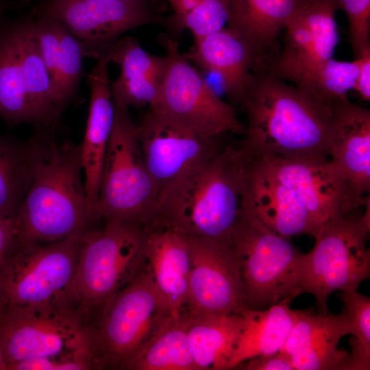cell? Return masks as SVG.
Returning <instances> with one entry per match:
<instances>
[{"label": "cell", "mask_w": 370, "mask_h": 370, "mask_svg": "<svg viewBox=\"0 0 370 370\" xmlns=\"http://www.w3.org/2000/svg\"><path fill=\"white\" fill-rule=\"evenodd\" d=\"M227 29L254 51L258 63L308 0H226Z\"/></svg>", "instance_id": "obj_24"}, {"label": "cell", "mask_w": 370, "mask_h": 370, "mask_svg": "<svg viewBox=\"0 0 370 370\" xmlns=\"http://www.w3.org/2000/svg\"><path fill=\"white\" fill-rule=\"evenodd\" d=\"M329 160L356 198L366 204L370 190V111L348 99L332 110Z\"/></svg>", "instance_id": "obj_18"}, {"label": "cell", "mask_w": 370, "mask_h": 370, "mask_svg": "<svg viewBox=\"0 0 370 370\" xmlns=\"http://www.w3.org/2000/svg\"><path fill=\"white\" fill-rule=\"evenodd\" d=\"M253 156L242 145L221 147L158 204L148 229L169 228L187 238L231 247L243 219Z\"/></svg>", "instance_id": "obj_1"}, {"label": "cell", "mask_w": 370, "mask_h": 370, "mask_svg": "<svg viewBox=\"0 0 370 370\" xmlns=\"http://www.w3.org/2000/svg\"><path fill=\"white\" fill-rule=\"evenodd\" d=\"M235 369L244 370H295L290 358L280 352L245 360L238 364Z\"/></svg>", "instance_id": "obj_37"}, {"label": "cell", "mask_w": 370, "mask_h": 370, "mask_svg": "<svg viewBox=\"0 0 370 370\" xmlns=\"http://www.w3.org/2000/svg\"><path fill=\"white\" fill-rule=\"evenodd\" d=\"M81 241V235L49 243L23 239L0 264L3 307L44 304L64 293L74 276Z\"/></svg>", "instance_id": "obj_12"}, {"label": "cell", "mask_w": 370, "mask_h": 370, "mask_svg": "<svg viewBox=\"0 0 370 370\" xmlns=\"http://www.w3.org/2000/svg\"><path fill=\"white\" fill-rule=\"evenodd\" d=\"M342 336L323 339L290 357L295 370H350L349 354L337 348Z\"/></svg>", "instance_id": "obj_33"}, {"label": "cell", "mask_w": 370, "mask_h": 370, "mask_svg": "<svg viewBox=\"0 0 370 370\" xmlns=\"http://www.w3.org/2000/svg\"><path fill=\"white\" fill-rule=\"evenodd\" d=\"M284 299L266 310L243 308L239 311L244 327L229 361L227 369L242 362L280 352L296 320L297 310Z\"/></svg>", "instance_id": "obj_26"}, {"label": "cell", "mask_w": 370, "mask_h": 370, "mask_svg": "<svg viewBox=\"0 0 370 370\" xmlns=\"http://www.w3.org/2000/svg\"><path fill=\"white\" fill-rule=\"evenodd\" d=\"M34 10L58 20L80 42L85 58L107 55L123 33L145 25L169 27V18L144 0H38Z\"/></svg>", "instance_id": "obj_13"}, {"label": "cell", "mask_w": 370, "mask_h": 370, "mask_svg": "<svg viewBox=\"0 0 370 370\" xmlns=\"http://www.w3.org/2000/svg\"><path fill=\"white\" fill-rule=\"evenodd\" d=\"M159 42L166 51V66L158 99L149 108L188 127L198 134L219 136L245 134L246 127L234 110L223 101L181 53L178 44L166 36Z\"/></svg>", "instance_id": "obj_11"}, {"label": "cell", "mask_w": 370, "mask_h": 370, "mask_svg": "<svg viewBox=\"0 0 370 370\" xmlns=\"http://www.w3.org/2000/svg\"><path fill=\"white\" fill-rule=\"evenodd\" d=\"M186 311L164 318L120 370H197L190 351Z\"/></svg>", "instance_id": "obj_27"}, {"label": "cell", "mask_w": 370, "mask_h": 370, "mask_svg": "<svg viewBox=\"0 0 370 370\" xmlns=\"http://www.w3.org/2000/svg\"><path fill=\"white\" fill-rule=\"evenodd\" d=\"M32 19L33 35L62 113L69 105L82 101L84 51L79 41L54 17L34 10Z\"/></svg>", "instance_id": "obj_19"}, {"label": "cell", "mask_w": 370, "mask_h": 370, "mask_svg": "<svg viewBox=\"0 0 370 370\" xmlns=\"http://www.w3.org/2000/svg\"><path fill=\"white\" fill-rule=\"evenodd\" d=\"M138 126L145 162L158 192V205L189 173L221 147L220 136L201 135L152 110Z\"/></svg>", "instance_id": "obj_14"}, {"label": "cell", "mask_w": 370, "mask_h": 370, "mask_svg": "<svg viewBox=\"0 0 370 370\" xmlns=\"http://www.w3.org/2000/svg\"><path fill=\"white\" fill-rule=\"evenodd\" d=\"M108 55L110 62L121 69L119 77L110 86L114 104L127 108L153 107L166 69L165 56L149 53L132 36L120 38Z\"/></svg>", "instance_id": "obj_22"}, {"label": "cell", "mask_w": 370, "mask_h": 370, "mask_svg": "<svg viewBox=\"0 0 370 370\" xmlns=\"http://www.w3.org/2000/svg\"><path fill=\"white\" fill-rule=\"evenodd\" d=\"M114 107L94 216L97 221H127L146 230L156 214L157 186L145 162L139 126L132 120L127 108Z\"/></svg>", "instance_id": "obj_6"}, {"label": "cell", "mask_w": 370, "mask_h": 370, "mask_svg": "<svg viewBox=\"0 0 370 370\" xmlns=\"http://www.w3.org/2000/svg\"><path fill=\"white\" fill-rule=\"evenodd\" d=\"M347 334H351V328L343 310L336 315L297 310L296 320L280 352L290 358L323 339Z\"/></svg>", "instance_id": "obj_30"}, {"label": "cell", "mask_w": 370, "mask_h": 370, "mask_svg": "<svg viewBox=\"0 0 370 370\" xmlns=\"http://www.w3.org/2000/svg\"><path fill=\"white\" fill-rule=\"evenodd\" d=\"M308 1H312V0H308Z\"/></svg>", "instance_id": "obj_43"}, {"label": "cell", "mask_w": 370, "mask_h": 370, "mask_svg": "<svg viewBox=\"0 0 370 370\" xmlns=\"http://www.w3.org/2000/svg\"><path fill=\"white\" fill-rule=\"evenodd\" d=\"M2 308H3V304H2V302H1V301L0 299V311L2 309Z\"/></svg>", "instance_id": "obj_42"}, {"label": "cell", "mask_w": 370, "mask_h": 370, "mask_svg": "<svg viewBox=\"0 0 370 370\" xmlns=\"http://www.w3.org/2000/svg\"><path fill=\"white\" fill-rule=\"evenodd\" d=\"M0 341L7 370L29 359L89 353L85 309L66 292L44 304L4 306L0 311Z\"/></svg>", "instance_id": "obj_8"}, {"label": "cell", "mask_w": 370, "mask_h": 370, "mask_svg": "<svg viewBox=\"0 0 370 370\" xmlns=\"http://www.w3.org/2000/svg\"><path fill=\"white\" fill-rule=\"evenodd\" d=\"M23 240L16 217H0V264L9 258Z\"/></svg>", "instance_id": "obj_36"}, {"label": "cell", "mask_w": 370, "mask_h": 370, "mask_svg": "<svg viewBox=\"0 0 370 370\" xmlns=\"http://www.w3.org/2000/svg\"><path fill=\"white\" fill-rule=\"evenodd\" d=\"M357 66V77L354 90L362 99L370 100V45L362 50L354 60Z\"/></svg>", "instance_id": "obj_38"}, {"label": "cell", "mask_w": 370, "mask_h": 370, "mask_svg": "<svg viewBox=\"0 0 370 370\" xmlns=\"http://www.w3.org/2000/svg\"><path fill=\"white\" fill-rule=\"evenodd\" d=\"M256 157L295 193L308 211L317 234L330 222L369 202L364 204L356 198L345 177L329 160Z\"/></svg>", "instance_id": "obj_16"}, {"label": "cell", "mask_w": 370, "mask_h": 370, "mask_svg": "<svg viewBox=\"0 0 370 370\" xmlns=\"http://www.w3.org/2000/svg\"><path fill=\"white\" fill-rule=\"evenodd\" d=\"M228 19L226 0H200L197 5L182 18L171 23V28L190 30L195 38L217 32Z\"/></svg>", "instance_id": "obj_34"}, {"label": "cell", "mask_w": 370, "mask_h": 370, "mask_svg": "<svg viewBox=\"0 0 370 370\" xmlns=\"http://www.w3.org/2000/svg\"><path fill=\"white\" fill-rule=\"evenodd\" d=\"M239 261L247 308L271 306L297 295L304 254L290 241L243 217L232 241Z\"/></svg>", "instance_id": "obj_10"}, {"label": "cell", "mask_w": 370, "mask_h": 370, "mask_svg": "<svg viewBox=\"0 0 370 370\" xmlns=\"http://www.w3.org/2000/svg\"><path fill=\"white\" fill-rule=\"evenodd\" d=\"M268 71L276 77L289 80L306 97L332 112L348 99L347 92L354 88L357 77L355 61L333 58L312 65L299 66L270 62Z\"/></svg>", "instance_id": "obj_25"}, {"label": "cell", "mask_w": 370, "mask_h": 370, "mask_svg": "<svg viewBox=\"0 0 370 370\" xmlns=\"http://www.w3.org/2000/svg\"><path fill=\"white\" fill-rule=\"evenodd\" d=\"M171 314L144 267L126 286L86 309V340L93 369H120Z\"/></svg>", "instance_id": "obj_4"}, {"label": "cell", "mask_w": 370, "mask_h": 370, "mask_svg": "<svg viewBox=\"0 0 370 370\" xmlns=\"http://www.w3.org/2000/svg\"><path fill=\"white\" fill-rule=\"evenodd\" d=\"M187 239L190 271L186 311L225 315L238 314L247 308L239 261L233 248Z\"/></svg>", "instance_id": "obj_15"}, {"label": "cell", "mask_w": 370, "mask_h": 370, "mask_svg": "<svg viewBox=\"0 0 370 370\" xmlns=\"http://www.w3.org/2000/svg\"><path fill=\"white\" fill-rule=\"evenodd\" d=\"M370 202L364 214L343 215L323 227L313 248L304 254L297 284V295H313L327 313L329 296L336 291H357L370 275Z\"/></svg>", "instance_id": "obj_9"}, {"label": "cell", "mask_w": 370, "mask_h": 370, "mask_svg": "<svg viewBox=\"0 0 370 370\" xmlns=\"http://www.w3.org/2000/svg\"><path fill=\"white\" fill-rule=\"evenodd\" d=\"M0 370H7L6 362L0 341Z\"/></svg>", "instance_id": "obj_40"}, {"label": "cell", "mask_w": 370, "mask_h": 370, "mask_svg": "<svg viewBox=\"0 0 370 370\" xmlns=\"http://www.w3.org/2000/svg\"><path fill=\"white\" fill-rule=\"evenodd\" d=\"M187 334L197 370H225L244 327L241 314L210 315L186 311Z\"/></svg>", "instance_id": "obj_28"}, {"label": "cell", "mask_w": 370, "mask_h": 370, "mask_svg": "<svg viewBox=\"0 0 370 370\" xmlns=\"http://www.w3.org/2000/svg\"><path fill=\"white\" fill-rule=\"evenodd\" d=\"M81 238L75 271L66 293L86 309L121 290L143 269L147 232L136 223L103 220Z\"/></svg>", "instance_id": "obj_7"}, {"label": "cell", "mask_w": 370, "mask_h": 370, "mask_svg": "<svg viewBox=\"0 0 370 370\" xmlns=\"http://www.w3.org/2000/svg\"><path fill=\"white\" fill-rule=\"evenodd\" d=\"M36 127L28 139L32 178L16 217L21 236L49 243L82 235L98 221L82 180L80 144L58 141L53 128Z\"/></svg>", "instance_id": "obj_2"}, {"label": "cell", "mask_w": 370, "mask_h": 370, "mask_svg": "<svg viewBox=\"0 0 370 370\" xmlns=\"http://www.w3.org/2000/svg\"><path fill=\"white\" fill-rule=\"evenodd\" d=\"M145 269L173 314L187 310L190 256L188 239L164 227L146 230Z\"/></svg>", "instance_id": "obj_21"}, {"label": "cell", "mask_w": 370, "mask_h": 370, "mask_svg": "<svg viewBox=\"0 0 370 370\" xmlns=\"http://www.w3.org/2000/svg\"><path fill=\"white\" fill-rule=\"evenodd\" d=\"M336 3L347 15L350 44L356 57L370 45V0H336Z\"/></svg>", "instance_id": "obj_35"}, {"label": "cell", "mask_w": 370, "mask_h": 370, "mask_svg": "<svg viewBox=\"0 0 370 370\" xmlns=\"http://www.w3.org/2000/svg\"><path fill=\"white\" fill-rule=\"evenodd\" d=\"M8 8V4L5 0H0V22L3 19V16Z\"/></svg>", "instance_id": "obj_41"}, {"label": "cell", "mask_w": 370, "mask_h": 370, "mask_svg": "<svg viewBox=\"0 0 370 370\" xmlns=\"http://www.w3.org/2000/svg\"><path fill=\"white\" fill-rule=\"evenodd\" d=\"M97 60L87 75L90 100L86 129L80 143L82 164L85 173L84 186L93 215L114 116L108 72L110 60L106 55Z\"/></svg>", "instance_id": "obj_20"}, {"label": "cell", "mask_w": 370, "mask_h": 370, "mask_svg": "<svg viewBox=\"0 0 370 370\" xmlns=\"http://www.w3.org/2000/svg\"><path fill=\"white\" fill-rule=\"evenodd\" d=\"M243 217L289 239L317 234L308 211L295 193L256 156L249 168Z\"/></svg>", "instance_id": "obj_17"}, {"label": "cell", "mask_w": 370, "mask_h": 370, "mask_svg": "<svg viewBox=\"0 0 370 370\" xmlns=\"http://www.w3.org/2000/svg\"><path fill=\"white\" fill-rule=\"evenodd\" d=\"M169 1L174 10L173 16L169 18L171 27V23L182 18L191 12L200 0H169Z\"/></svg>", "instance_id": "obj_39"}, {"label": "cell", "mask_w": 370, "mask_h": 370, "mask_svg": "<svg viewBox=\"0 0 370 370\" xmlns=\"http://www.w3.org/2000/svg\"><path fill=\"white\" fill-rule=\"evenodd\" d=\"M33 160L29 140L0 134V217H17L29 188Z\"/></svg>", "instance_id": "obj_29"}, {"label": "cell", "mask_w": 370, "mask_h": 370, "mask_svg": "<svg viewBox=\"0 0 370 370\" xmlns=\"http://www.w3.org/2000/svg\"><path fill=\"white\" fill-rule=\"evenodd\" d=\"M343 310L353 336L349 354L350 370L370 369V299L356 291L343 292Z\"/></svg>", "instance_id": "obj_32"}, {"label": "cell", "mask_w": 370, "mask_h": 370, "mask_svg": "<svg viewBox=\"0 0 370 370\" xmlns=\"http://www.w3.org/2000/svg\"><path fill=\"white\" fill-rule=\"evenodd\" d=\"M184 57L206 71L219 75L225 92L240 103L250 81L258 58L249 44L227 29L195 38Z\"/></svg>", "instance_id": "obj_23"}, {"label": "cell", "mask_w": 370, "mask_h": 370, "mask_svg": "<svg viewBox=\"0 0 370 370\" xmlns=\"http://www.w3.org/2000/svg\"><path fill=\"white\" fill-rule=\"evenodd\" d=\"M62 112L32 32V17L0 22V119L54 129Z\"/></svg>", "instance_id": "obj_5"}, {"label": "cell", "mask_w": 370, "mask_h": 370, "mask_svg": "<svg viewBox=\"0 0 370 370\" xmlns=\"http://www.w3.org/2000/svg\"><path fill=\"white\" fill-rule=\"evenodd\" d=\"M336 8V0L309 1L301 10L312 36V45L307 62L303 64L272 62L306 66L333 58L335 47L339 40L334 18Z\"/></svg>", "instance_id": "obj_31"}, {"label": "cell", "mask_w": 370, "mask_h": 370, "mask_svg": "<svg viewBox=\"0 0 370 370\" xmlns=\"http://www.w3.org/2000/svg\"><path fill=\"white\" fill-rule=\"evenodd\" d=\"M241 104L247 115L242 146L254 156L328 160L332 112L270 72L254 71Z\"/></svg>", "instance_id": "obj_3"}]
</instances>
